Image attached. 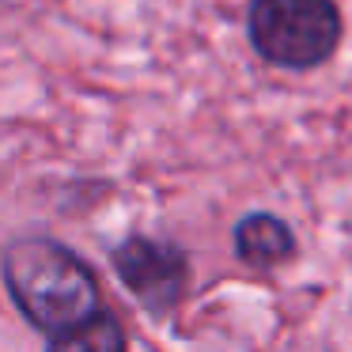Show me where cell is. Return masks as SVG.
<instances>
[{
    "mask_svg": "<svg viewBox=\"0 0 352 352\" xmlns=\"http://www.w3.org/2000/svg\"><path fill=\"white\" fill-rule=\"evenodd\" d=\"M0 276L16 311L50 341L87 326L102 314L95 269L72 246L50 235H19L4 246Z\"/></svg>",
    "mask_w": 352,
    "mask_h": 352,
    "instance_id": "1",
    "label": "cell"
},
{
    "mask_svg": "<svg viewBox=\"0 0 352 352\" xmlns=\"http://www.w3.org/2000/svg\"><path fill=\"white\" fill-rule=\"evenodd\" d=\"M246 34L265 65L311 72L337 54L344 19L337 0H250Z\"/></svg>",
    "mask_w": 352,
    "mask_h": 352,
    "instance_id": "2",
    "label": "cell"
},
{
    "mask_svg": "<svg viewBox=\"0 0 352 352\" xmlns=\"http://www.w3.org/2000/svg\"><path fill=\"white\" fill-rule=\"evenodd\" d=\"M110 265H114L118 280L125 284V292L148 314H160V318L182 307L193 280L190 254L182 246L155 235H140V231L125 235L110 250Z\"/></svg>",
    "mask_w": 352,
    "mask_h": 352,
    "instance_id": "3",
    "label": "cell"
},
{
    "mask_svg": "<svg viewBox=\"0 0 352 352\" xmlns=\"http://www.w3.org/2000/svg\"><path fill=\"white\" fill-rule=\"evenodd\" d=\"M231 246H235V258L250 269L288 265L299 250L296 231L276 212H246L231 231Z\"/></svg>",
    "mask_w": 352,
    "mask_h": 352,
    "instance_id": "4",
    "label": "cell"
},
{
    "mask_svg": "<svg viewBox=\"0 0 352 352\" xmlns=\"http://www.w3.org/2000/svg\"><path fill=\"white\" fill-rule=\"evenodd\" d=\"M46 352H129V344H125L122 322H118L110 311H102L95 322H87V326H80V329H72V333L50 341Z\"/></svg>",
    "mask_w": 352,
    "mask_h": 352,
    "instance_id": "5",
    "label": "cell"
}]
</instances>
